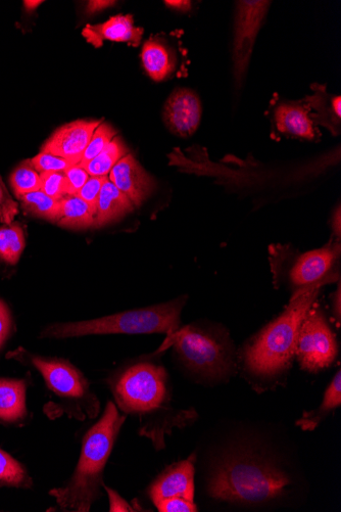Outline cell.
<instances>
[{
	"mask_svg": "<svg viewBox=\"0 0 341 512\" xmlns=\"http://www.w3.org/2000/svg\"><path fill=\"white\" fill-rule=\"evenodd\" d=\"M125 420L126 416L109 402L99 422L87 431L72 477L64 486L50 492L61 509L88 512L102 498L106 465Z\"/></svg>",
	"mask_w": 341,
	"mask_h": 512,
	"instance_id": "7a4b0ae2",
	"label": "cell"
},
{
	"mask_svg": "<svg viewBox=\"0 0 341 512\" xmlns=\"http://www.w3.org/2000/svg\"><path fill=\"white\" fill-rule=\"evenodd\" d=\"M134 205L108 178L97 201L94 226L101 227L132 212Z\"/></svg>",
	"mask_w": 341,
	"mask_h": 512,
	"instance_id": "2e32d148",
	"label": "cell"
},
{
	"mask_svg": "<svg viewBox=\"0 0 341 512\" xmlns=\"http://www.w3.org/2000/svg\"><path fill=\"white\" fill-rule=\"evenodd\" d=\"M31 480L23 465L0 449V486L27 488Z\"/></svg>",
	"mask_w": 341,
	"mask_h": 512,
	"instance_id": "4316f807",
	"label": "cell"
},
{
	"mask_svg": "<svg viewBox=\"0 0 341 512\" xmlns=\"http://www.w3.org/2000/svg\"><path fill=\"white\" fill-rule=\"evenodd\" d=\"M291 486L290 477L271 459L241 451L223 457L215 465L208 491L218 500L259 504L283 497Z\"/></svg>",
	"mask_w": 341,
	"mask_h": 512,
	"instance_id": "3957f363",
	"label": "cell"
},
{
	"mask_svg": "<svg viewBox=\"0 0 341 512\" xmlns=\"http://www.w3.org/2000/svg\"><path fill=\"white\" fill-rule=\"evenodd\" d=\"M111 386L120 409L140 417V435L152 439L157 449L165 447V435L174 427L185 426L196 417V413L171 407L167 372L160 365L134 364Z\"/></svg>",
	"mask_w": 341,
	"mask_h": 512,
	"instance_id": "6da1fadb",
	"label": "cell"
},
{
	"mask_svg": "<svg viewBox=\"0 0 341 512\" xmlns=\"http://www.w3.org/2000/svg\"><path fill=\"white\" fill-rule=\"evenodd\" d=\"M41 188L48 197L61 201L69 196L65 172H45L40 174Z\"/></svg>",
	"mask_w": 341,
	"mask_h": 512,
	"instance_id": "f546056e",
	"label": "cell"
},
{
	"mask_svg": "<svg viewBox=\"0 0 341 512\" xmlns=\"http://www.w3.org/2000/svg\"><path fill=\"white\" fill-rule=\"evenodd\" d=\"M115 136V129L110 124L102 122V124L95 129L78 165L83 167L95 157L99 156L110 145Z\"/></svg>",
	"mask_w": 341,
	"mask_h": 512,
	"instance_id": "83f0119b",
	"label": "cell"
},
{
	"mask_svg": "<svg viewBox=\"0 0 341 512\" xmlns=\"http://www.w3.org/2000/svg\"><path fill=\"white\" fill-rule=\"evenodd\" d=\"M194 459L177 462L153 483L150 496L154 504L166 498L182 497L194 501Z\"/></svg>",
	"mask_w": 341,
	"mask_h": 512,
	"instance_id": "7c38bea8",
	"label": "cell"
},
{
	"mask_svg": "<svg viewBox=\"0 0 341 512\" xmlns=\"http://www.w3.org/2000/svg\"><path fill=\"white\" fill-rule=\"evenodd\" d=\"M27 385L23 380L0 379V421L16 423L26 415Z\"/></svg>",
	"mask_w": 341,
	"mask_h": 512,
	"instance_id": "e0dca14e",
	"label": "cell"
},
{
	"mask_svg": "<svg viewBox=\"0 0 341 512\" xmlns=\"http://www.w3.org/2000/svg\"><path fill=\"white\" fill-rule=\"evenodd\" d=\"M65 175L68 181L69 196H76L90 178L87 171L78 164L65 171Z\"/></svg>",
	"mask_w": 341,
	"mask_h": 512,
	"instance_id": "e575fe53",
	"label": "cell"
},
{
	"mask_svg": "<svg viewBox=\"0 0 341 512\" xmlns=\"http://www.w3.org/2000/svg\"><path fill=\"white\" fill-rule=\"evenodd\" d=\"M121 137L115 136L110 145L83 166L91 177H108L114 166L127 154Z\"/></svg>",
	"mask_w": 341,
	"mask_h": 512,
	"instance_id": "cb8c5ba5",
	"label": "cell"
},
{
	"mask_svg": "<svg viewBox=\"0 0 341 512\" xmlns=\"http://www.w3.org/2000/svg\"><path fill=\"white\" fill-rule=\"evenodd\" d=\"M341 404V374L337 372L332 383L328 387L322 405L312 413H306L298 425L304 431H313L317 428L323 418Z\"/></svg>",
	"mask_w": 341,
	"mask_h": 512,
	"instance_id": "603a6c76",
	"label": "cell"
},
{
	"mask_svg": "<svg viewBox=\"0 0 341 512\" xmlns=\"http://www.w3.org/2000/svg\"><path fill=\"white\" fill-rule=\"evenodd\" d=\"M57 224L66 228H87L94 225V212L77 196H68L61 200Z\"/></svg>",
	"mask_w": 341,
	"mask_h": 512,
	"instance_id": "44dd1931",
	"label": "cell"
},
{
	"mask_svg": "<svg viewBox=\"0 0 341 512\" xmlns=\"http://www.w3.org/2000/svg\"><path fill=\"white\" fill-rule=\"evenodd\" d=\"M141 59L143 67L155 81L169 77L175 69V59L168 46L158 39L146 41L143 45Z\"/></svg>",
	"mask_w": 341,
	"mask_h": 512,
	"instance_id": "d6986e66",
	"label": "cell"
},
{
	"mask_svg": "<svg viewBox=\"0 0 341 512\" xmlns=\"http://www.w3.org/2000/svg\"><path fill=\"white\" fill-rule=\"evenodd\" d=\"M330 281H321L300 289L290 300L286 310L260 334L247 349V368L255 376L272 378L287 369L296 355L298 338L303 321L316 302L320 289Z\"/></svg>",
	"mask_w": 341,
	"mask_h": 512,
	"instance_id": "277c9868",
	"label": "cell"
},
{
	"mask_svg": "<svg viewBox=\"0 0 341 512\" xmlns=\"http://www.w3.org/2000/svg\"><path fill=\"white\" fill-rule=\"evenodd\" d=\"M115 2H107V0H95V2H89L86 8V12L88 14H94L97 12H102L112 6H114Z\"/></svg>",
	"mask_w": 341,
	"mask_h": 512,
	"instance_id": "74e56055",
	"label": "cell"
},
{
	"mask_svg": "<svg viewBox=\"0 0 341 512\" xmlns=\"http://www.w3.org/2000/svg\"><path fill=\"white\" fill-rule=\"evenodd\" d=\"M339 254L340 244L334 243L303 255L290 272L292 284L304 288L321 281Z\"/></svg>",
	"mask_w": 341,
	"mask_h": 512,
	"instance_id": "4fadbf2b",
	"label": "cell"
},
{
	"mask_svg": "<svg viewBox=\"0 0 341 512\" xmlns=\"http://www.w3.org/2000/svg\"><path fill=\"white\" fill-rule=\"evenodd\" d=\"M336 300H337V304H336V308H337L336 315L338 316V320H339V319H340V289H338V291H337V297H336Z\"/></svg>",
	"mask_w": 341,
	"mask_h": 512,
	"instance_id": "60d3db41",
	"label": "cell"
},
{
	"mask_svg": "<svg viewBox=\"0 0 341 512\" xmlns=\"http://www.w3.org/2000/svg\"><path fill=\"white\" fill-rule=\"evenodd\" d=\"M315 95L308 97L305 104L308 108L316 110L313 115V121L328 127L333 133L339 128L341 118V98L339 96H329L325 87L313 86Z\"/></svg>",
	"mask_w": 341,
	"mask_h": 512,
	"instance_id": "ffe728a7",
	"label": "cell"
},
{
	"mask_svg": "<svg viewBox=\"0 0 341 512\" xmlns=\"http://www.w3.org/2000/svg\"><path fill=\"white\" fill-rule=\"evenodd\" d=\"M296 355L302 368L311 372L328 367L337 355L335 335L317 306L311 307L303 321Z\"/></svg>",
	"mask_w": 341,
	"mask_h": 512,
	"instance_id": "ba28073f",
	"label": "cell"
},
{
	"mask_svg": "<svg viewBox=\"0 0 341 512\" xmlns=\"http://www.w3.org/2000/svg\"><path fill=\"white\" fill-rule=\"evenodd\" d=\"M104 489L107 491L110 499V511L112 512H127L137 511L138 508L130 505L119 493L104 485Z\"/></svg>",
	"mask_w": 341,
	"mask_h": 512,
	"instance_id": "8d00e7d4",
	"label": "cell"
},
{
	"mask_svg": "<svg viewBox=\"0 0 341 512\" xmlns=\"http://www.w3.org/2000/svg\"><path fill=\"white\" fill-rule=\"evenodd\" d=\"M261 28L235 21L233 72L236 84L245 76Z\"/></svg>",
	"mask_w": 341,
	"mask_h": 512,
	"instance_id": "ac0fdd59",
	"label": "cell"
},
{
	"mask_svg": "<svg viewBox=\"0 0 341 512\" xmlns=\"http://www.w3.org/2000/svg\"><path fill=\"white\" fill-rule=\"evenodd\" d=\"M102 120H77L60 127L47 139L41 152L61 157L76 165L90 142V139Z\"/></svg>",
	"mask_w": 341,
	"mask_h": 512,
	"instance_id": "9c48e42d",
	"label": "cell"
},
{
	"mask_svg": "<svg viewBox=\"0 0 341 512\" xmlns=\"http://www.w3.org/2000/svg\"><path fill=\"white\" fill-rule=\"evenodd\" d=\"M167 7L180 11V12H188L191 7L190 2H184V0H167V2L164 3Z\"/></svg>",
	"mask_w": 341,
	"mask_h": 512,
	"instance_id": "f35d334b",
	"label": "cell"
},
{
	"mask_svg": "<svg viewBox=\"0 0 341 512\" xmlns=\"http://www.w3.org/2000/svg\"><path fill=\"white\" fill-rule=\"evenodd\" d=\"M110 181L134 205L140 206L156 188L154 178L145 172L133 155L127 153L112 169Z\"/></svg>",
	"mask_w": 341,
	"mask_h": 512,
	"instance_id": "8fae6325",
	"label": "cell"
},
{
	"mask_svg": "<svg viewBox=\"0 0 341 512\" xmlns=\"http://www.w3.org/2000/svg\"><path fill=\"white\" fill-rule=\"evenodd\" d=\"M12 328L11 312L6 303L0 300V348L3 347Z\"/></svg>",
	"mask_w": 341,
	"mask_h": 512,
	"instance_id": "d590c367",
	"label": "cell"
},
{
	"mask_svg": "<svg viewBox=\"0 0 341 512\" xmlns=\"http://www.w3.org/2000/svg\"><path fill=\"white\" fill-rule=\"evenodd\" d=\"M25 246V232L20 223L0 226V261L9 265H16Z\"/></svg>",
	"mask_w": 341,
	"mask_h": 512,
	"instance_id": "7402d4cb",
	"label": "cell"
},
{
	"mask_svg": "<svg viewBox=\"0 0 341 512\" xmlns=\"http://www.w3.org/2000/svg\"><path fill=\"white\" fill-rule=\"evenodd\" d=\"M41 4H43V2H40V0H33V2H29V0H27V2H24V7L27 11L31 12L37 9Z\"/></svg>",
	"mask_w": 341,
	"mask_h": 512,
	"instance_id": "ab89813d",
	"label": "cell"
},
{
	"mask_svg": "<svg viewBox=\"0 0 341 512\" xmlns=\"http://www.w3.org/2000/svg\"><path fill=\"white\" fill-rule=\"evenodd\" d=\"M270 5V2H264V0L238 2L236 21L261 28Z\"/></svg>",
	"mask_w": 341,
	"mask_h": 512,
	"instance_id": "f1b7e54d",
	"label": "cell"
},
{
	"mask_svg": "<svg viewBox=\"0 0 341 512\" xmlns=\"http://www.w3.org/2000/svg\"><path fill=\"white\" fill-rule=\"evenodd\" d=\"M161 512H196L199 508L194 501L182 497L166 498L155 503Z\"/></svg>",
	"mask_w": 341,
	"mask_h": 512,
	"instance_id": "836d02e7",
	"label": "cell"
},
{
	"mask_svg": "<svg viewBox=\"0 0 341 512\" xmlns=\"http://www.w3.org/2000/svg\"><path fill=\"white\" fill-rule=\"evenodd\" d=\"M143 32L142 28L134 26L132 16L119 15L103 24L87 25L82 34L95 48H101L105 40L138 46Z\"/></svg>",
	"mask_w": 341,
	"mask_h": 512,
	"instance_id": "5bb4252c",
	"label": "cell"
},
{
	"mask_svg": "<svg viewBox=\"0 0 341 512\" xmlns=\"http://www.w3.org/2000/svg\"><path fill=\"white\" fill-rule=\"evenodd\" d=\"M31 162L39 174L45 172H65L74 165L66 159L42 152L31 159Z\"/></svg>",
	"mask_w": 341,
	"mask_h": 512,
	"instance_id": "4dcf8cb0",
	"label": "cell"
},
{
	"mask_svg": "<svg viewBox=\"0 0 341 512\" xmlns=\"http://www.w3.org/2000/svg\"><path fill=\"white\" fill-rule=\"evenodd\" d=\"M186 298L150 308L137 309L87 321L55 323L42 333L43 339H70L92 335L174 334Z\"/></svg>",
	"mask_w": 341,
	"mask_h": 512,
	"instance_id": "5b68a950",
	"label": "cell"
},
{
	"mask_svg": "<svg viewBox=\"0 0 341 512\" xmlns=\"http://www.w3.org/2000/svg\"><path fill=\"white\" fill-rule=\"evenodd\" d=\"M174 345L184 364L196 374L218 379L225 376L230 362L225 347L198 329L185 327L168 336L161 350Z\"/></svg>",
	"mask_w": 341,
	"mask_h": 512,
	"instance_id": "52a82bcc",
	"label": "cell"
},
{
	"mask_svg": "<svg viewBox=\"0 0 341 512\" xmlns=\"http://www.w3.org/2000/svg\"><path fill=\"white\" fill-rule=\"evenodd\" d=\"M310 109L302 103H284L275 111V123L279 132L313 139L316 135Z\"/></svg>",
	"mask_w": 341,
	"mask_h": 512,
	"instance_id": "9a60e30c",
	"label": "cell"
},
{
	"mask_svg": "<svg viewBox=\"0 0 341 512\" xmlns=\"http://www.w3.org/2000/svg\"><path fill=\"white\" fill-rule=\"evenodd\" d=\"M30 363L43 377L47 389L57 398L60 409L78 421L93 420L100 413L101 403L92 392L82 372L69 361L30 356Z\"/></svg>",
	"mask_w": 341,
	"mask_h": 512,
	"instance_id": "8992f818",
	"label": "cell"
},
{
	"mask_svg": "<svg viewBox=\"0 0 341 512\" xmlns=\"http://www.w3.org/2000/svg\"><path fill=\"white\" fill-rule=\"evenodd\" d=\"M13 192L17 198L40 191V174L35 170L31 160L21 162L11 174Z\"/></svg>",
	"mask_w": 341,
	"mask_h": 512,
	"instance_id": "484cf974",
	"label": "cell"
},
{
	"mask_svg": "<svg viewBox=\"0 0 341 512\" xmlns=\"http://www.w3.org/2000/svg\"><path fill=\"white\" fill-rule=\"evenodd\" d=\"M109 177H91L84 184L83 188L76 195L78 198L87 203L92 211L94 212V216L96 213L97 201H99V197L103 188L105 181Z\"/></svg>",
	"mask_w": 341,
	"mask_h": 512,
	"instance_id": "1f68e13d",
	"label": "cell"
},
{
	"mask_svg": "<svg viewBox=\"0 0 341 512\" xmlns=\"http://www.w3.org/2000/svg\"><path fill=\"white\" fill-rule=\"evenodd\" d=\"M18 200L28 214L57 224L61 201L48 197L41 191L23 195Z\"/></svg>",
	"mask_w": 341,
	"mask_h": 512,
	"instance_id": "d4e9b609",
	"label": "cell"
},
{
	"mask_svg": "<svg viewBox=\"0 0 341 512\" xmlns=\"http://www.w3.org/2000/svg\"><path fill=\"white\" fill-rule=\"evenodd\" d=\"M202 105L196 92L176 89L166 102L164 121L170 131L181 137L191 136L200 126Z\"/></svg>",
	"mask_w": 341,
	"mask_h": 512,
	"instance_id": "30bf717a",
	"label": "cell"
},
{
	"mask_svg": "<svg viewBox=\"0 0 341 512\" xmlns=\"http://www.w3.org/2000/svg\"><path fill=\"white\" fill-rule=\"evenodd\" d=\"M18 213L19 205L13 199L2 176H0V221L4 224H11Z\"/></svg>",
	"mask_w": 341,
	"mask_h": 512,
	"instance_id": "d6a6232c",
	"label": "cell"
}]
</instances>
